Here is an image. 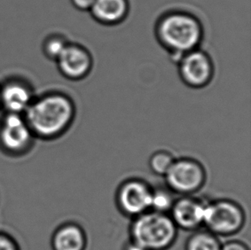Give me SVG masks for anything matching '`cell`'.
I'll return each mask as SVG.
<instances>
[{
    "mask_svg": "<svg viewBox=\"0 0 251 250\" xmlns=\"http://www.w3.org/2000/svg\"><path fill=\"white\" fill-rule=\"evenodd\" d=\"M245 223V211L238 203L226 199L206 203L203 225L215 236H232Z\"/></svg>",
    "mask_w": 251,
    "mask_h": 250,
    "instance_id": "obj_4",
    "label": "cell"
},
{
    "mask_svg": "<svg viewBox=\"0 0 251 250\" xmlns=\"http://www.w3.org/2000/svg\"><path fill=\"white\" fill-rule=\"evenodd\" d=\"M34 97L29 83L20 78H10L0 85V107L6 112L24 114Z\"/></svg>",
    "mask_w": 251,
    "mask_h": 250,
    "instance_id": "obj_9",
    "label": "cell"
},
{
    "mask_svg": "<svg viewBox=\"0 0 251 250\" xmlns=\"http://www.w3.org/2000/svg\"><path fill=\"white\" fill-rule=\"evenodd\" d=\"M152 192L153 189L142 180H127L120 185L117 193L119 209L133 218L146 213L151 208Z\"/></svg>",
    "mask_w": 251,
    "mask_h": 250,
    "instance_id": "obj_7",
    "label": "cell"
},
{
    "mask_svg": "<svg viewBox=\"0 0 251 250\" xmlns=\"http://www.w3.org/2000/svg\"><path fill=\"white\" fill-rule=\"evenodd\" d=\"M177 227L167 213L150 210L134 218L131 241L146 250H167L176 241Z\"/></svg>",
    "mask_w": 251,
    "mask_h": 250,
    "instance_id": "obj_3",
    "label": "cell"
},
{
    "mask_svg": "<svg viewBox=\"0 0 251 250\" xmlns=\"http://www.w3.org/2000/svg\"><path fill=\"white\" fill-rule=\"evenodd\" d=\"M176 64L181 81L189 88H206L214 79V61L210 55L201 48L183 55Z\"/></svg>",
    "mask_w": 251,
    "mask_h": 250,
    "instance_id": "obj_5",
    "label": "cell"
},
{
    "mask_svg": "<svg viewBox=\"0 0 251 250\" xmlns=\"http://www.w3.org/2000/svg\"><path fill=\"white\" fill-rule=\"evenodd\" d=\"M206 203L191 196H182L175 200L170 211V217L177 228L196 230L203 225Z\"/></svg>",
    "mask_w": 251,
    "mask_h": 250,
    "instance_id": "obj_10",
    "label": "cell"
},
{
    "mask_svg": "<svg viewBox=\"0 0 251 250\" xmlns=\"http://www.w3.org/2000/svg\"><path fill=\"white\" fill-rule=\"evenodd\" d=\"M59 73L70 81H81L91 73L94 58L88 48L78 43L69 42L56 60Z\"/></svg>",
    "mask_w": 251,
    "mask_h": 250,
    "instance_id": "obj_8",
    "label": "cell"
},
{
    "mask_svg": "<svg viewBox=\"0 0 251 250\" xmlns=\"http://www.w3.org/2000/svg\"><path fill=\"white\" fill-rule=\"evenodd\" d=\"M124 250H146L145 249H143V247H141L140 245L134 243L132 241L130 240L128 244H126Z\"/></svg>",
    "mask_w": 251,
    "mask_h": 250,
    "instance_id": "obj_21",
    "label": "cell"
},
{
    "mask_svg": "<svg viewBox=\"0 0 251 250\" xmlns=\"http://www.w3.org/2000/svg\"><path fill=\"white\" fill-rule=\"evenodd\" d=\"M95 0H71L72 4L80 11H89Z\"/></svg>",
    "mask_w": 251,
    "mask_h": 250,
    "instance_id": "obj_19",
    "label": "cell"
},
{
    "mask_svg": "<svg viewBox=\"0 0 251 250\" xmlns=\"http://www.w3.org/2000/svg\"><path fill=\"white\" fill-rule=\"evenodd\" d=\"M174 201L175 199L173 198V192L170 189H153L150 210L167 213L172 209Z\"/></svg>",
    "mask_w": 251,
    "mask_h": 250,
    "instance_id": "obj_16",
    "label": "cell"
},
{
    "mask_svg": "<svg viewBox=\"0 0 251 250\" xmlns=\"http://www.w3.org/2000/svg\"><path fill=\"white\" fill-rule=\"evenodd\" d=\"M75 112V102L70 95L51 91L34 97L24 116L31 131L44 137H53L72 125Z\"/></svg>",
    "mask_w": 251,
    "mask_h": 250,
    "instance_id": "obj_2",
    "label": "cell"
},
{
    "mask_svg": "<svg viewBox=\"0 0 251 250\" xmlns=\"http://www.w3.org/2000/svg\"><path fill=\"white\" fill-rule=\"evenodd\" d=\"M53 244L55 250H85L87 237L77 225H67L56 233Z\"/></svg>",
    "mask_w": 251,
    "mask_h": 250,
    "instance_id": "obj_13",
    "label": "cell"
},
{
    "mask_svg": "<svg viewBox=\"0 0 251 250\" xmlns=\"http://www.w3.org/2000/svg\"><path fill=\"white\" fill-rule=\"evenodd\" d=\"M165 179L172 192L191 196L203 186L206 172L201 164L195 159H175L165 175Z\"/></svg>",
    "mask_w": 251,
    "mask_h": 250,
    "instance_id": "obj_6",
    "label": "cell"
},
{
    "mask_svg": "<svg viewBox=\"0 0 251 250\" xmlns=\"http://www.w3.org/2000/svg\"><path fill=\"white\" fill-rule=\"evenodd\" d=\"M68 44L69 41L64 35L50 34L43 41L42 51L48 59L56 61Z\"/></svg>",
    "mask_w": 251,
    "mask_h": 250,
    "instance_id": "obj_15",
    "label": "cell"
},
{
    "mask_svg": "<svg viewBox=\"0 0 251 250\" xmlns=\"http://www.w3.org/2000/svg\"><path fill=\"white\" fill-rule=\"evenodd\" d=\"M0 250H15V248L8 239L0 237Z\"/></svg>",
    "mask_w": 251,
    "mask_h": 250,
    "instance_id": "obj_20",
    "label": "cell"
},
{
    "mask_svg": "<svg viewBox=\"0 0 251 250\" xmlns=\"http://www.w3.org/2000/svg\"><path fill=\"white\" fill-rule=\"evenodd\" d=\"M174 158L170 152L159 151L153 153L150 159V169L159 176H165L174 162Z\"/></svg>",
    "mask_w": 251,
    "mask_h": 250,
    "instance_id": "obj_17",
    "label": "cell"
},
{
    "mask_svg": "<svg viewBox=\"0 0 251 250\" xmlns=\"http://www.w3.org/2000/svg\"><path fill=\"white\" fill-rule=\"evenodd\" d=\"M129 9V0H95L88 12L98 24L112 27L126 20Z\"/></svg>",
    "mask_w": 251,
    "mask_h": 250,
    "instance_id": "obj_12",
    "label": "cell"
},
{
    "mask_svg": "<svg viewBox=\"0 0 251 250\" xmlns=\"http://www.w3.org/2000/svg\"><path fill=\"white\" fill-rule=\"evenodd\" d=\"M217 236L208 230H197L187 241L186 250H221Z\"/></svg>",
    "mask_w": 251,
    "mask_h": 250,
    "instance_id": "obj_14",
    "label": "cell"
},
{
    "mask_svg": "<svg viewBox=\"0 0 251 250\" xmlns=\"http://www.w3.org/2000/svg\"><path fill=\"white\" fill-rule=\"evenodd\" d=\"M31 129L24 114L6 112L1 121L0 138L6 148L20 149L29 142Z\"/></svg>",
    "mask_w": 251,
    "mask_h": 250,
    "instance_id": "obj_11",
    "label": "cell"
},
{
    "mask_svg": "<svg viewBox=\"0 0 251 250\" xmlns=\"http://www.w3.org/2000/svg\"><path fill=\"white\" fill-rule=\"evenodd\" d=\"M154 35L160 47L176 63L183 55L200 48L204 39V26L195 14L174 9L158 17Z\"/></svg>",
    "mask_w": 251,
    "mask_h": 250,
    "instance_id": "obj_1",
    "label": "cell"
},
{
    "mask_svg": "<svg viewBox=\"0 0 251 250\" xmlns=\"http://www.w3.org/2000/svg\"><path fill=\"white\" fill-rule=\"evenodd\" d=\"M221 250H250L246 244L240 241H229L221 245Z\"/></svg>",
    "mask_w": 251,
    "mask_h": 250,
    "instance_id": "obj_18",
    "label": "cell"
}]
</instances>
